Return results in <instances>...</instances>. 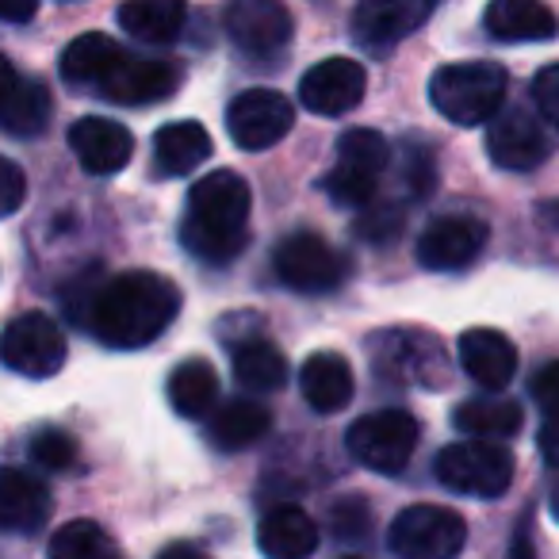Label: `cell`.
<instances>
[{"label":"cell","instance_id":"1","mask_svg":"<svg viewBox=\"0 0 559 559\" xmlns=\"http://www.w3.org/2000/svg\"><path fill=\"white\" fill-rule=\"evenodd\" d=\"M66 311L108 349H142L157 342L180 314V288L169 276L146 269L116 276L85 272L66 292Z\"/></svg>","mask_w":559,"mask_h":559},{"label":"cell","instance_id":"2","mask_svg":"<svg viewBox=\"0 0 559 559\" xmlns=\"http://www.w3.org/2000/svg\"><path fill=\"white\" fill-rule=\"evenodd\" d=\"M249 207L253 192L234 169H215L200 177L188 192L180 218V241L203 264H230L249 246Z\"/></svg>","mask_w":559,"mask_h":559},{"label":"cell","instance_id":"3","mask_svg":"<svg viewBox=\"0 0 559 559\" xmlns=\"http://www.w3.org/2000/svg\"><path fill=\"white\" fill-rule=\"evenodd\" d=\"M506 70L498 62H456L441 66L429 81V100L449 123L479 127L502 111L506 100Z\"/></svg>","mask_w":559,"mask_h":559},{"label":"cell","instance_id":"4","mask_svg":"<svg viewBox=\"0 0 559 559\" xmlns=\"http://www.w3.org/2000/svg\"><path fill=\"white\" fill-rule=\"evenodd\" d=\"M391 162V146L380 131L353 127L337 142V165L322 180V192L342 207H368L376 200L380 177Z\"/></svg>","mask_w":559,"mask_h":559},{"label":"cell","instance_id":"5","mask_svg":"<svg viewBox=\"0 0 559 559\" xmlns=\"http://www.w3.org/2000/svg\"><path fill=\"white\" fill-rule=\"evenodd\" d=\"M349 257L342 249L330 246L322 234L299 230L288 234L272 253V272L284 288L299 292V296H326V292L342 288L349 276Z\"/></svg>","mask_w":559,"mask_h":559},{"label":"cell","instance_id":"6","mask_svg":"<svg viewBox=\"0 0 559 559\" xmlns=\"http://www.w3.org/2000/svg\"><path fill=\"white\" fill-rule=\"evenodd\" d=\"M433 475L441 487L472 498H502L513 483V456L498 441H460L437 452Z\"/></svg>","mask_w":559,"mask_h":559},{"label":"cell","instance_id":"7","mask_svg":"<svg viewBox=\"0 0 559 559\" xmlns=\"http://www.w3.org/2000/svg\"><path fill=\"white\" fill-rule=\"evenodd\" d=\"M345 449L357 464L368 472L395 475L411 464L414 449H418V421L406 411H376L365 414L349 426L345 433Z\"/></svg>","mask_w":559,"mask_h":559},{"label":"cell","instance_id":"8","mask_svg":"<svg viewBox=\"0 0 559 559\" xmlns=\"http://www.w3.org/2000/svg\"><path fill=\"white\" fill-rule=\"evenodd\" d=\"M388 544L399 559H456L467 544V525L449 506H406L391 521Z\"/></svg>","mask_w":559,"mask_h":559},{"label":"cell","instance_id":"9","mask_svg":"<svg viewBox=\"0 0 559 559\" xmlns=\"http://www.w3.org/2000/svg\"><path fill=\"white\" fill-rule=\"evenodd\" d=\"M0 365L27 380H50L66 365V334L50 314H20L0 334Z\"/></svg>","mask_w":559,"mask_h":559},{"label":"cell","instance_id":"10","mask_svg":"<svg viewBox=\"0 0 559 559\" xmlns=\"http://www.w3.org/2000/svg\"><path fill=\"white\" fill-rule=\"evenodd\" d=\"M296 123V108L288 96H280L276 88H246L234 96L226 108V131L249 154L272 150Z\"/></svg>","mask_w":559,"mask_h":559},{"label":"cell","instance_id":"11","mask_svg":"<svg viewBox=\"0 0 559 559\" xmlns=\"http://www.w3.org/2000/svg\"><path fill=\"white\" fill-rule=\"evenodd\" d=\"M223 27L241 55L272 58L288 47L296 24L284 0H226Z\"/></svg>","mask_w":559,"mask_h":559},{"label":"cell","instance_id":"12","mask_svg":"<svg viewBox=\"0 0 559 559\" xmlns=\"http://www.w3.org/2000/svg\"><path fill=\"white\" fill-rule=\"evenodd\" d=\"M368 73L357 58H322L299 78V104L314 116H345L365 100Z\"/></svg>","mask_w":559,"mask_h":559},{"label":"cell","instance_id":"13","mask_svg":"<svg viewBox=\"0 0 559 559\" xmlns=\"http://www.w3.org/2000/svg\"><path fill=\"white\" fill-rule=\"evenodd\" d=\"M437 0H357L353 9V39L360 47L391 50L411 39L433 16Z\"/></svg>","mask_w":559,"mask_h":559},{"label":"cell","instance_id":"14","mask_svg":"<svg viewBox=\"0 0 559 559\" xmlns=\"http://www.w3.org/2000/svg\"><path fill=\"white\" fill-rule=\"evenodd\" d=\"M487 154L498 169L528 173L544 165V157L551 154V142L544 134L540 119H533L525 108H506L487 127Z\"/></svg>","mask_w":559,"mask_h":559},{"label":"cell","instance_id":"15","mask_svg":"<svg viewBox=\"0 0 559 559\" xmlns=\"http://www.w3.org/2000/svg\"><path fill=\"white\" fill-rule=\"evenodd\" d=\"M376 368L383 376H399L411 383H437L444 380V349L437 337L421 330H383L372 342Z\"/></svg>","mask_w":559,"mask_h":559},{"label":"cell","instance_id":"16","mask_svg":"<svg viewBox=\"0 0 559 559\" xmlns=\"http://www.w3.org/2000/svg\"><path fill=\"white\" fill-rule=\"evenodd\" d=\"M487 246V223L475 215H444L421 230L418 238V264L433 272L467 269Z\"/></svg>","mask_w":559,"mask_h":559},{"label":"cell","instance_id":"17","mask_svg":"<svg viewBox=\"0 0 559 559\" xmlns=\"http://www.w3.org/2000/svg\"><path fill=\"white\" fill-rule=\"evenodd\" d=\"M177 70L162 58H134L119 55L116 66L108 70V78L96 85V93L111 104H127V108H142V104L169 100L173 88H177Z\"/></svg>","mask_w":559,"mask_h":559},{"label":"cell","instance_id":"18","mask_svg":"<svg viewBox=\"0 0 559 559\" xmlns=\"http://www.w3.org/2000/svg\"><path fill=\"white\" fill-rule=\"evenodd\" d=\"M70 150L78 165L93 177H111V173L127 169L134 154V139L123 123L104 116H85L70 127Z\"/></svg>","mask_w":559,"mask_h":559},{"label":"cell","instance_id":"19","mask_svg":"<svg viewBox=\"0 0 559 559\" xmlns=\"http://www.w3.org/2000/svg\"><path fill=\"white\" fill-rule=\"evenodd\" d=\"M483 27L495 43H548L556 39L559 20L544 0H490Z\"/></svg>","mask_w":559,"mask_h":559},{"label":"cell","instance_id":"20","mask_svg":"<svg viewBox=\"0 0 559 559\" xmlns=\"http://www.w3.org/2000/svg\"><path fill=\"white\" fill-rule=\"evenodd\" d=\"M47 521H50L47 483L20 472V467H0V528L32 536Z\"/></svg>","mask_w":559,"mask_h":559},{"label":"cell","instance_id":"21","mask_svg":"<svg viewBox=\"0 0 559 559\" xmlns=\"http://www.w3.org/2000/svg\"><path fill=\"white\" fill-rule=\"evenodd\" d=\"M460 365L479 388L502 391L518 372V345L498 330H467L460 334Z\"/></svg>","mask_w":559,"mask_h":559},{"label":"cell","instance_id":"22","mask_svg":"<svg viewBox=\"0 0 559 559\" xmlns=\"http://www.w3.org/2000/svg\"><path fill=\"white\" fill-rule=\"evenodd\" d=\"M299 388L311 411L319 414H337L353 403V368L342 353H311L304 360V372H299Z\"/></svg>","mask_w":559,"mask_h":559},{"label":"cell","instance_id":"23","mask_svg":"<svg viewBox=\"0 0 559 559\" xmlns=\"http://www.w3.org/2000/svg\"><path fill=\"white\" fill-rule=\"evenodd\" d=\"M257 548L269 559H311L319 548V525L299 506H280L257 525Z\"/></svg>","mask_w":559,"mask_h":559},{"label":"cell","instance_id":"24","mask_svg":"<svg viewBox=\"0 0 559 559\" xmlns=\"http://www.w3.org/2000/svg\"><path fill=\"white\" fill-rule=\"evenodd\" d=\"M211 134L195 119H180V123H165L154 134V165L162 177H188L211 157Z\"/></svg>","mask_w":559,"mask_h":559},{"label":"cell","instance_id":"25","mask_svg":"<svg viewBox=\"0 0 559 559\" xmlns=\"http://www.w3.org/2000/svg\"><path fill=\"white\" fill-rule=\"evenodd\" d=\"M188 4L185 0H123L119 4V27L139 43L169 47L185 35Z\"/></svg>","mask_w":559,"mask_h":559},{"label":"cell","instance_id":"26","mask_svg":"<svg viewBox=\"0 0 559 559\" xmlns=\"http://www.w3.org/2000/svg\"><path fill=\"white\" fill-rule=\"evenodd\" d=\"M521 421H525L521 406L513 399H498V395L467 399V403H460L452 411V426L460 433L475 437V441H506V437L521 433Z\"/></svg>","mask_w":559,"mask_h":559},{"label":"cell","instance_id":"27","mask_svg":"<svg viewBox=\"0 0 559 559\" xmlns=\"http://www.w3.org/2000/svg\"><path fill=\"white\" fill-rule=\"evenodd\" d=\"M234 380L249 395H269L288 383V357L264 337H249L234 349Z\"/></svg>","mask_w":559,"mask_h":559},{"label":"cell","instance_id":"28","mask_svg":"<svg viewBox=\"0 0 559 559\" xmlns=\"http://www.w3.org/2000/svg\"><path fill=\"white\" fill-rule=\"evenodd\" d=\"M50 123V93L39 81L16 78L12 88L0 96V131L12 139H35Z\"/></svg>","mask_w":559,"mask_h":559},{"label":"cell","instance_id":"29","mask_svg":"<svg viewBox=\"0 0 559 559\" xmlns=\"http://www.w3.org/2000/svg\"><path fill=\"white\" fill-rule=\"evenodd\" d=\"M272 426V414L257 399H230L211 418V441L223 452H241L257 444Z\"/></svg>","mask_w":559,"mask_h":559},{"label":"cell","instance_id":"30","mask_svg":"<svg viewBox=\"0 0 559 559\" xmlns=\"http://www.w3.org/2000/svg\"><path fill=\"white\" fill-rule=\"evenodd\" d=\"M119 55H123V47H119L116 39H108V35H100V32L81 35L62 55V81L73 88H96L108 78V70L116 66Z\"/></svg>","mask_w":559,"mask_h":559},{"label":"cell","instance_id":"31","mask_svg":"<svg viewBox=\"0 0 559 559\" xmlns=\"http://www.w3.org/2000/svg\"><path fill=\"white\" fill-rule=\"evenodd\" d=\"M218 403V376L207 360L192 357L173 368L169 376V406L180 418H207L211 406Z\"/></svg>","mask_w":559,"mask_h":559},{"label":"cell","instance_id":"32","mask_svg":"<svg viewBox=\"0 0 559 559\" xmlns=\"http://www.w3.org/2000/svg\"><path fill=\"white\" fill-rule=\"evenodd\" d=\"M50 559H119L111 536L96 521H70L50 536Z\"/></svg>","mask_w":559,"mask_h":559},{"label":"cell","instance_id":"33","mask_svg":"<svg viewBox=\"0 0 559 559\" xmlns=\"http://www.w3.org/2000/svg\"><path fill=\"white\" fill-rule=\"evenodd\" d=\"M32 460L47 472H66L78 464V441L66 429H39L32 437Z\"/></svg>","mask_w":559,"mask_h":559},{"label":"cell","instance_id":"34","mask_svg":"<svg viewBox=\"0 0 559 559\" xmlns=\"http://www.w3.org/2000/svg\"><path fill=\"white\" fill-rule=\"evenodd\" d=\"M27 200V177L12 157L0 154V218L16 215Z\"/></svg>","mask_w":559,"mask_h":559},{"label":"cell","instance_id":"35","mask_svg":"<svg viewBox=\"0 0 559 559\" xmlns=\"http://www.w3.org/2000/svg\"><path fill=\"white\" fill-rule=\"evenodd\" d=\"M533 104H536V111L559 131V62L544 66V70L533 78Z\"/></svg>","mask_w":559,"mask_h":559},{"label":"cell","instance_id":"36","mask_svg":"<svg viewBox=\"0 0 559 559\" xmlns=\"http://www.w3.org/2000/svg\"><path fill=\"white\" fill-rule=\"evenodd\" d=\"M330 521H334V533L342 536V540H357V536L368 533V506L360 502V498H345V502L334 506Z\"/></svg>","mask_w":559,"mask_h":559},{"label":"cell","instance_id":"37","mask_svg":"<svg viewBox=\"0 0 559 559\" xmlns=\"http://www.w3.org/2000/svg\"><path fill=\"white\" fill-rule=\"evenodd\" d=\"M403 180H406V188H411L414 195L433 192V157H429V150H406Z\"/></svg>","mask_w":559,"mask_h":559},{"label":"cell","instance_id":"38","mask_svg":"<svg viewBox=\"0 0 559 559\" xmlns=\"http://www.w3.org/2000/svg\"><path fill=\"white\" fill-rule=\"evenodd\" d=\"M399 226H403V215L395 207H380V211H365V218L357 223V234H365L376 246H383L391 234H399Z\"/></svg>","mask_w":559,"mask_h":559},{"label":"cell","instance_id":"39","mask_svg":"<svg viewBox=\"0 0 559 559\" xmlns=\"http://www.w3.org/2000/svg\"><path fill=\"white\" fill-rule=\"evenodd\" d=\"M533 399L536 406H540L544 414H559V360H551V365H544L540 372L533 376Z\"/></svg>","mask_w":559,"mask_h":559},{"label":"cell","instance_id":"40","mask_svg":"<svg viewBox=\"0 0 559 559\" xmlns=\"http://www.w3.org/2000/svg\"><path fill=\"white\" fill-rule=\"evenodd\" d=\"M536 441H540V456L548 460L551 467H559V414H548V418H544Z\"/></svg>","mask_w":559,"mask_h":559},{"label":"cell","instance_id":"41","mask_svg":"<svg viewBox=\"0 0 559 559\" xmlns=\"http://www.w3.org/2000/svg\"><path fill=\"white\" fill-rule=\"evenodd\" d=\"M39 12V0H0V20L4 24H27Z\"/></svg>","mask_w":559,"mask_h":559},{"label":"cell","instance_id":"42","mask_svg":"<svg viewBox=\"0 0 559 559\" xmlns=\"http://www.w3.org/2000/svg\"><path fill=\"white\" fill-rule=\"evenodd\" d=\"M157 559H207V556L200 548H192V544H169Z\"/></svg>","mask_w":559,"mask_h":559},{"label":"cell","instance_id":"43","mask_svg":"<svg viewBox=\"0 0 559 559\" xmlns=\"http://www.w3.org/2000/svg\"><path fill=\"white\" fill-rule=\"evenodd\" d=\"M510 559H533V544H528V536H525V533H518V536H513Z\"/></svg>","mask_w":559,"mask_h":559},{"label":"cell","instance_id":"44","mask_svg":"<svg viewBox=\"0 0 559 559\" xmlns=\"http://www.w3.org/2000/svg\"><path fill=\"white\" fill-rule=\"evenodd\" d=\"M12 81H16V70H12V62L4 55H0V96L9 93L12 88Z\"/></svg>","mask_w":559,"mask_h":559},{"label":"cell","instance_id":"45","mask_svg":"<svg viewBox=\"0 0 559 559\" xmlns=\"http://www.w3.org/2000/svg\"><path fill=\"white\" fill-rule=\"evenodd\" d=\"M551 518H556V521H559V487H556V490H551Z\"/></svg>","mask_w":559,"mask_h":559},{"label":"cell","instance_id":"46","mask_svg":"<svg viewBox=\"0 0 559 559\" xmlns=\"http://www.w3.org/2000/svg\"><path fill=\"white\" fill-rule=\"evenodd\" d=\"M342 559H360V556H342Z\"/></svg>","mask_w":559,"mask_h":559}]
</instances>
